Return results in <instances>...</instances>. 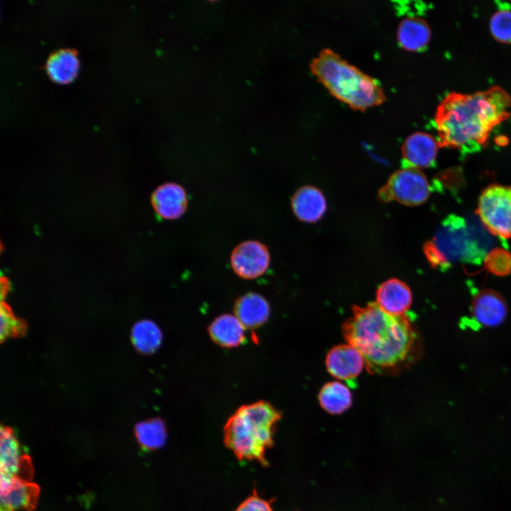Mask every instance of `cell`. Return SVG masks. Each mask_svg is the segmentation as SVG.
Listing matches in <instances>:
<instances>
[{"instance_id": "obj_1", "label": "cell", "mask_w": 511, "mask_h": 511, "mask_svg": "<svg viewBox=\"0 0 511 511\" xmlns=\"http://www.w3.org/2000/svg\"><path fill=\"white\" fill-rule=\"evenodd\" d=\"M352 309L342 333L348 344L361 353L369 372H397L419 358V337L406 314H389L377 302Z\"/></svg>"}, {"instance_id": "obj_2", "label": "cell", "mask_w": 511, "mask_h": 511, "mask_svg": "<svg viewBox=\"0 0 511 511\" xmlns=\"http://www.w3.org/2000/svg\"><path fill=\"white\" fill-rule=\"evenodd\" d=\"M510 95L499 87L472 94L450 93L434 117L439 146L466 153L477 150L492 130L510 116Z\"/></svg>"}, {"instance_id": "obj_3", "label": "cell", "mask_w": 511, "mask_h": 511, "mask_svg": "<svg viewBox=\"0 0 511 511\" xmlns=\"http://www.w3.org/2000/svg\"><path fill=\"white\" fill-rule=\"evenodd\" d=\"M280 412L260 400L238 408L223 429L224 443L239 461H256L267 466L265 454L273 444Z\"/></svg>"}, {"instance_id": "obj_4", "label": "cell", "mask_w": 511, "mask_h": 511, "mask_svg": "<svg viewBox=\"0 0 511 511\" xmlns=\"http://www.w3.org/2000/svg\"><path fill=\"white\" fill-rule=\"evenodd\" d=\"M310 69L331 95L353 109L363 111L385 100L384 91L377 80L329 48L324 49L312 60Z\"/></svg>"}, {"instance_id": "obj_5", "label": "cell", "mask_w": 511, "mask_h": 511, "mask_svg": "<svg viewBox=\"0 0 511 511\" xmlns=\"http://www.w3.org/2000/svg\"><path fill=\"white\" fill-rule=\"evenodd\" d=\"M468 231L466 221L449 216L442 223L432 241L448 262L460 260L480 263L485 251L480 248Z\"/></svg>"}, {"instance_id": "obj_6", "label": "cell", "mask_w": 511, "mask_h": 511, "mask_svg": "<svg viewBox=\"0 0 511 511\" xmlns=\"http://www.w3.org/2000/svg\"><path fill=\"white\" fill-rule=\"evenodd\" d=\"M476 213L487 229L502 239L511 237V187L492 185L480 194Z\"/></svg>"}, {"instance_id": "obj_7", "label": "cell", "mask_w": 511, "mask_h": 511, "mask_svg": "<svg viewBox=\"0 0 511 511\" xmlns=\"http://www.w3.org/2000/svg\"><path fill=\"white\" fill-rule=\"evenodd\" d=\"M431 186L425 175L415 168H402L394 172L378 192L382 202L397 201L407 206L423 204L429 198Z\"/></svg>"}, {"instance_id": "obj_8", "label": "cell", "mask_w": 511, "mask_h": 511, "mask_svg": "<svg viewBox=\"0 0 511 511\" xmlns=\"http://www.w3.org/2000/svg\"><path fill=\"white\" fill-rule=\"evenodd\" d=\"M270 255L268 248L255 240L243 241L232 251L231 265L234 273L243 279L260 277L269 267Z\"/></svg>"}, {"instance_id": "obj_9", "label": "cell", "mask_w": 511, "mask_h": 511, "mask_svg": "<svg viewBox=\"0 0 511 511\" xmlns=\"http://www.w3.org/2000/svg\"><path fill=\"white\" fill-rule=\"evenodd\" d=\"M1 476L18 478L31 481L33 468L30 457L21 452L18 441L12 430L1 427Z\"/></svg>"}, {"instance_id": "obj_10", "label": "cell", "mask_w": 511, "mask_h": 511, "mask_svg": "<svg viewBox=\"0 0 511 511\" xmlns=\"http://www.w3.org/2000/svg\"><path fill=\"white\" fill-rule=\"evenodd\" d=\"M39 493V487L34 483L1 476V511L33 510Z\"/></svg>"}, {"instance_id": "obj_11", "label": "cell", "mask_w": 511, "mask_h": 511, "mask_svg": "<svg viewBox=\"0 0 511 511\" xmlns=\"http://www.w3.org/2000/svg\"><path fill=\"white\" fill-rule=\"evenodd\" d=\"M438 142L427 133L415 132L409 136L402 147L403 168H426L435 164Z\"/></svg>"}, {"instance_id": "obj_12", "label": "cell", "mask_w": 511, "mask_h": 511, "mask_svg": "<svg viewBox=\"0 0 511 511\" xmlns=\"http://www.w3.org/2000/svg\"><path fill=\"white\" fill-rule=\"evenodd\" d=\"M471 313L478 324L494 327L503 322L507 307L505 300L498 292L485 289L473 298Z\"/></svg>"}, {"instance_id": "obj_13", "label": "cell", "mask_w": 511, "mask_h": 511, "mask_svg": "<svg viewBox=\"0 0 511 511\" xmlns=\"http://www.w3.org/2000/svg\"><path fill=\"white\" fill-rule=\"evenodd\" d=\"M365 361L361 353L350 344H342L331 348L326 358L328 372L334 378L350 380L362 371Z\"/></svg>"}, {"instance_id": "obj_14", "label": "cell", "mask_w": 511, "mask_h": 511, "mask_svg": "<svg viewBox=\"0 0 511 511\" xmlns=\"http://www.w3.org/2000/svg\"><path fill=\"white\" fill-rule=\"evenodd\" d=\"M151 203L155 212L165 219H176L185 212L187 197L185 189L175 182L159 186L153 193Z\"/></svg>"}, {"instance_id": "obj_15", "label": "cell", "mask_w": 511, "mask_h": 511, "mask_svg": "<svg viewBox=\"0 0 511 511\" xmlns=\"http://www.w3.org/2000/svg\"><path fill=\"white\" fill-rule=\"evenodd\" d=\"M376 300L385 312L395 315L405 314L412 302L410 287L402 281L392 278L382 283L376 291Z\"/></svg>"}, {"instance_id": "obj_16", "label": "cell", "mask_w": 511, "mask_h": 511, "mask_svg": "<svg viewBox=\"0 0 511 511\" xmlns=\"http://www.w3.org/2000/svg\"><path fill=\"white\" fill-rule=\"evenodd\" d=\"M295 215L302 221L313 223L319 221L326 210V202L322 192L312 186L300 188L292 197Z\"/></svg>"}, {"instance_id": "obj_17", "label": "cell", "mask_w": 511, "mask_h": 511, "mask_svg": "<svg viewBox=\"0 0 511 511\" xmlns=\"http://www.w3.org/2000/svg\"><path fill=\"white\" fill-rule=\"evenodd\" d=\"M234 315L246 329H256L265 324L270 316L268 301L256 292L241 296L234 304Z\"/></svg>"}, {"instance_id": "obj_18", "label": "cell", "mask_w": 511, "mask_h": 511, "mask_svg": "<svg viewBox=\"0 0 511 511\" xmlns=\"http://www.w3.org/2000/svg\"><path fill=\"white\" fill-rule=\"evenodd\" d=\"M246 328L235 315L221 314L210 324L208 331L213 341L225 348L242 344L246 338Z\"/></svg>"}, {"instance_id": "obj_19", "label": "cell", "mask_w": 511, "mask_h": 511, "mask_svg": "<svg viewBox=\"0 0 511 511\" xmlns=\"http://www.w3.org/2000/svg\"><path fill=\"white\" fill-rule=\"evenodd\" d=\"M431 30L427 23L418 17L402 19L397 28V40L400 45L407 51L424 50L431 39Z\"/></svg>"}, {"instance_id": "obj_20", "label": "cell", "mask_w": 511, "mask_h": 511, "mask_svg": "<svg viewBox=\"0 0 511 511\" xmlns=\"http://www.w3.org/2000/svg\"><path fill=\"white\" fill-rule=\"evenodd\" d=\"M78 70L77 52L72 48H61L53 52L45 62L47 74L59 84H67L73 80Z\"/></svg>"}, {"instance_id": "obj_21", "label": "cell", "mask_w": 511, "mask_h": 511, "mask_svg": "<svg viewBox=\"0 0 511 511\" xmlns=\"http://www.w3.org/2000/svg\"><path fill=\"white\" fill-rule=\"evenodd\" d=\"M319 402L321 407L327 412L339 414L352 404V395L349 389L339 381H332L325 384L319 391Z\"/></svg>"}, {"instance_id": "obj_22", "label": "cell", "mask_w": 511, "mask_h": 511, "mask_svg": "<svg viewBox=\"0 0 511 511\" xmlns=\"http://www.w3.org/2000/svg\"><path fill=\"white\" fill-rule=\"evenodd\" d=\"M136 440L144 451L162 448L166 442L167 429L160 418H152L138 423L134 429Z\"/></svg>"}, {"instance_id": "obj_23", "label": "cell", "mask_w": 511, "mask_h": 511, "mask_svg": "<svg viewBox=\"0 0 511 511\" xmlns=\"http://www.w3.org/2000/svg\"><path fill=\"white\" fill-rule=\"evenodd\" d=\"M163 334L156 324L150 320L136 323L131 330V341L136 350L144 354L155 352L160 346Z\"/></svg>"}, {"instance_id": "obj_24", "label": "cell", "mask_w": 511, "mask_h": 511, "mask_svg": "<svg viewBox=\"0 0 511 511\" xmlns=\"http://www.w3.org/2000/svg\"><path fill=\"white\" fill-rule=\"evenodd\" d=\"M484 266L489 273L505 276L511 273V254L505 249L495 248L485 256Z\"/></svg>"}, {"instance_id": "obj_25", "label": "cell", "mask_w": 511, "mask_h": 511, "mask_svg": "<svg viewBox=\"0 0 511 511\" xmlns=\"http://www.w3.org/2000/svg\"><path fill=\"white\" fill-rule=\"evenodd\" d=\"M490 30L493 38L502 43H511V11L502 9L492 16Z\"/></svg>"}, {"instance_id": "obj_26", "label": "cell", "mask_w": 511, "mask_h": 511, "mask_svg": "<svg viewBox=\"0 0 511 511\" xmlns=\"http://www.w3.org/2000/svg\"><path fill=\"white\" fill-rule=\"evenodd\" d=\"M235 511H274L271 505V500L268 501L260 497L256 490L246 498L235 510Z\"/></svg>"}, {"instance_id": "obj_27", "label": "cell", "mask_w": 511, "mask_h": 511, "mask_svg": "<svg viewBox=\"0 0 511 511\" xmlns=\"http://www.w3.org/2000/svg\"><path fill=\"white\" fill-rule=\"evenodd\" d=\"M423 250L432 267L445 270L450 266V263L432 241H427L424 244Z\"/></svg>"}, {"instance_id": "obj_28", "label": "cell", "mask_w": 511, "mask_h": 511, "mask_svg": "<svg viewBox=\"0 0 511 511\" xmlns=\"http://www.w3.org/2000/svg\"><path fill=\"white\" fill-rule=\"evenodd\" d=\"M0 324L1 339L16 333L19 329L20 324L18 320L13 316L9 308L3 304L1 308Z\"/></svg>"}]
</instances>
